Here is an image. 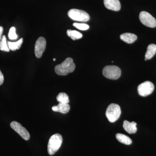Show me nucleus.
<instances>
[{"mask_svg":"<svg viewBox=\"0 0 156 156\" xmlns=\"http://www.w3.org/2000/svg\"><path fill=\"white\" fill-rule=\"evenodd\" d=\"M76 66L71 58H67L61 64L56 66L55 72L59 76H66L71 73L75 69Z\"/></svg>","mask_w":156,"mask_h":156,"instance_id":"nucleus-1","label":"nucleus"},{"mask_svg":"<svg viewBox=\"0 0 156 156\" xmlns=\"http://www.w3.org/2000/svg\"><path fill=\"white\" fill-rule=\"evenodd\" d=\"M62 137L61 134H53L50 137L48 142V153L50 155H53L59 149L62 144Z\"/></svg>","mask_w":156,"mask_h":156,"instance_id":"nucleus-2","label":"nucleus"},{"mask_svg":"<svg viewBox=\"0 0 156 156\" xmlns=\"http://www.w3.org/2000/svg\"><path fill=\"white\" fill-rule=\"evenodd\" d=\"M121 114L120 106L116 104H111L107 108L105 115L110 122L113 123L119 118Z\"/></svg>","mask_w":156,"mask_h":156,"instance_id":"nucleus-3","label":"nucleus"},{"mask_svg":"<svg viewBox=\"0 0 156 156\" xmlns=\"http://www.w3.org/2000/svg\"><path fill=\"white\" fill-rule=\"evenodd\" d=\"M69 17L76 21L86 22L90 19L89 14L86 11L77 9H72L68 12Z\"/></svg>","mask_w":156,"mask_h":156,"instance_id":"nucleus-4","label":"nucleus"},{"mask_svg":"<svg viewBox=\"0 0 156 156\" xmlns=\"http://www.w3.org/2000/svg\"><path fill=\"white\" fill-rule=\"evenodd\" d=\"M103 75L108 79L117 80L121 75V69L115 66H107L103 69Z\"/></svg>","mask_w":156,"mask_h":156,"instance_id":"nucleus-5","label":"nucleus"},{"mask_svg":"<svg viewBox=\"0 0 156 156\" xmlns=\"http://www.w3.org/2000/svg\"><path fill=\"white\" fill-rule=\"evenodd\" d=\"M139 19L144 25L148 27H156V20L154 17L146 11H141L139 15Z\"/></svg>","mask_w":156,"mask_h":156,"instance_id":"nucleus-6","label":"nucleus"},{"mask_svg":"<svg viewBox=\"0 0 156 156\" xmlns=\"http://www.w3.org/2000/svg\"><path fill=\"white\" fill-rule=\"evenodd\" d=\"M154 89V86L150 81H146L138 86V92L140 96L145 97L151 95Z\"/></svg>","mask_w":156,"mask_h":156,"instance_id":"nucleus-7","label":"nucleus"},{"mask_svg":"<svg viewBox=\"0 0 156 156\" xmlns=\"http://www.w3.org/2000/svg\"><path fill=\"white\" fill-rule=\"evenodd\" d=\"M11 128L25 140H27L30 138V135L28 131L21 124L17 122H12L10 124Z\"/></svg>","mask_w":156,"mask_h":156,"instance_id":"nucleus-8","label":"nucleus"},{"mask_svg":"<svg viewBox=\"0 0 156 156\" xmlns=\"http://www.w3.org/2000/svg\"><path fill=\"white\" fill-rule=\"evenodd\" d=\"M47 42L44 37H40L37 40L35 45V53L37 58H40L42 56L46 48Z\"/></svg>","mask_w":156,"mask_h":156,"instance_id":"nucleus-9","label":"nucleus"},{"mask_svg":"<svg viewBox=\"0 0 156 156\" xmlns=\"http://www.w3.org/2000/svg\"><path fill=\"white\" fill-rule=\"evenodd\" d=\"M104 4L109 10L118 11L121 9V4L119 0H104Z\"/></svg>","mask_w":156,"mask_h":156,"instance_id":"nucleus-10","label":"nucleus"},{"mask_svg":"<svg viewBox=\"0 0 156 156\" xmlns=\"http://www.w3.org/2000/svg\"><path fill=\"white\" fill-rule=\"evenodd\" d=\"M70 107L68 103H59L56 106L52 107L53 111L59 112L62 114H66L69 111Z\"/></svg>","mask_w":156,"mask_h":156,"instance_id":"nucleus-11","label":"nucleus"},{"mask_svg":"<svg viewBox=\"0 0 156 156\" xmlns=\"http://www.w3.org/2000/svg\"><path fill=\"white\" fill-rule=\"evenodd\" d=\"M136 123L134 122H130L128 121H125L123 123V128L129 134H134L137 131Z\"/></svg>","mask_w":156,"mask_h":156,"instance_id":"nucleus-12","label":"nucleus"},{"mask_svg":"<svg viewBox=\"0 0 156 156\" xmlns=\"http://www.w3.org/2000/svg\"><path fill=\"white\" fill-rule=\"evenodd\" d=\"M120 38L123 41L128 44H132L136 41L137 36L133 34L124 33L120 35Z\"/></svg>","mask_w":156,"mask_h":156,"instance_id":"nucleus-13","label":"nucleus"},{"mask_svg":"<svg viewBox=\"0 0 156 156\" xmlns=\"http://www.w3.org/2000/svg\"><path fill=\"white\" fill-rule=\"evenodd\" d=\"M156 53V45L151 44L149 45L147 48V51L145 54V60L150 59L152 58Z\"/></svg>","mask_w":156,"mask_h":156,"instance_id":"nucleus-14","label":"nucleus"},{"mask_svg":"<svg viewBox=\"0 0 156 156\" xmlns=\"http://www.w3.org/2000/svg\"><path fill=\"white\" fill-rule=\"evenodd\" d=\"M116 137L118 141L126 145H130L132 144V140L130 137L125 134L118 133L116 134Z\"/></svg>","mask_w":156,"mask_h":156,"instance_id":"nucleus-15","label":"nucleus"},{"mask_svg":"<svg viewBox=\"0 0 156 156\" xmlns=\"http://www.w3.org/2000/svg\"><path fill=\"white\" fill-rule=\"evenodd\" d=\"M23 42V38H21L17 42L8 41L7 44H8V47H9L10 50H12V51H15V50H19L20 48H21Z\"/></svg>","mask_w":156,"mask_h":156,"instance_id":"nucleus-16","label":"nucleus"},{"mask_svg":"<svg viewBox=\"0 0 156 156\" xmlns=\"http://www.w3.org/2000/svg\"><path fill=\"white\" fill-rule=\"evenodd\" d=\"M67 34L72 40H76L81 38L83 37V35L80 33L76 30H68L67 31Z\"/></svg>","mask_w":156,"mask_h":156,"instance_id":"nucleus-17","label":"nucleus"},{"mask_svg":"<svg viewBox=\"0 0 156 156\" xmlns=\"http://www.w3.org/2000/svg\"><path fill=\"white\" fill-rule=\"evenodd\" d=\"M56 99L59 103H69V102L68 95L64 92H60L56 97Z\"/></svg>","mask_w":156,"mask_h":156,"instance_id":"nucleus-18","label":"nucleus"},{"mask_svg":"<svg viewBox=\"0 0 156 156\" xmlns=\"http://www.w3.org/2000/svg\"><path fill=\"white\" fill-rule=\"evenodd\" d=\"M0 50L5 52H9L10 49L7 44V39L5 35H3L0 41Z\"/></svg>","mask_w":156,"mask_h":156,"instance_id":"nucleus-19","label":"nucleus"},{"mask_svg":"<svg viewBox=\"0 0 156 156\" xmlns=\"http://www.w3.org/2000/svg\"><path fill=\"white\" fill-rule=\"evenodd\" d=\"M73 26L81 30H87L89 28V25L86 23H74L73 24Z\"/></svg>","mask_w":156,"mask_h":156,"instance_id":"nucleus-20","label":"nucleus"},{"mask_svg":"<svg viewBox=\"0 0 156 156\" xmlns=\"http://www.w3.org/2000/svg\"><path fill=\"white\" fill-rule=\"evenodd\" d=\"M18 37L17 34L16 33V29L13 27L10 28L9 33V38L11 40H16Z\"/></svg>","mask_w":156,"mask_h":156,"instance_id":"nucleus-21","label":"nucleus"},{"mask_svg":"<svg viewBox=\"0 0 156 156\" xmlns=\"http://www.w3.org/2000/svg\"><path fill=\"white\" fill-rule=\"evenodd\" d=\"M4 77L2 73L0 70V85H2L4 83Z\"/></svg>","mask_w":156,"mask_h":156,"instance_id":"nucleus-22","label":"nucleus"},{"mask_svg":"<svg viewBox=\"0 0 156 156\" xmlns=\"http://www.w3.org/2000/svg\"><path fill=\"white\" fill-rule=\"evenodd\" d=\"M3 30H4V29H3L2 27L0 26V41H1L2 37V35Z\"/></svg>","mask_w":156,"mask_h":156,"instance_id":"nucleus-23","label":"nucleus"},{"mask_svg":"<svg viewBox=\"0 0 156 156\" xmlns=\"http://www.w3.org/2000/svg\"><path fill=\"white\" fill-rule=\"evenodd\" d=\"M53 61H56V58H53Z\"/></svg>","mask_w":156,"mask_h":156,"instance_id":"nucleus-24","label":"nucleus"}]
</instances>
